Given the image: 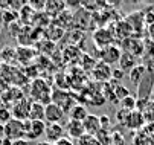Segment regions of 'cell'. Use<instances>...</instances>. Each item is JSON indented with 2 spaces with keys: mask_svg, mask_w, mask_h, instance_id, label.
Returning <instances> with one entry per match:
<instances>
[{
  "mask_svg": "<svg viewBox=\"0 0 154 145\" xmlns=\"http://www.w3.org/2000/svg\"><path fill=\"white\" fill-rule=\"evenodd\" d=\"M52 92H54V89L51 87V84L45 78L38 76V78L31 81V86H29L31 101L40 102L43 106H48L52 102Z\"/></svg>",
  "mask_w": 154,
  "mask_h": 145,
  "instance_id": "obj_1",
  "label": "cell"
},
{
  "mask_svg": "<svg viewBox=\"0 0 154 145\" xmlns=\"http://www.w3.org/2000/svg\"><path fill=\"white\" fill-rule=\"evenodd\" d=\"M52 102L57 104L60 109L64 110V113H69L70 109L73 106H76V99L72 93H69V90H54L52 92Z\"/></svg>",
  "mask_w": 154,
  "mask_h": 145,
  "instance_id": "obj_2",
  "label": "cell"
},
{
  "mask_svg": "<svg viewBox=\"0 0 154 145\" xmlns=\"http://www.w3.org/2000/svg\"><path fill=\"white\" fill-rule=\"evenodd\" d=\"M119 48L122 49V52H127V54L133 55L136 58H139L145 52V43H143V40L142 38H137V37H128V38L122 40Z\"/></svg>",
  "mask_w": 154,
  "mask_h": 145,
  "instance_id": "obj_3",
  "label": "cell"
},
{
  "mask_svg": "<svg viewBox=\"0 0 154 145\" xmlns=\"http://www.w3.org/2000/svg\"><path fill=\"white\" fill-rule=\"evenodd\" d=\"M154 90V72L146 69V73L143 75L142 81L139 82L137 87V99H143V101H151L149 96Z\"/></svg>",
  "mask_w": 154,
  "mask_h": 145,
  "instance_id": "obj_4",
  "label": "cell"
},
{
  "mask_svg": "<svg viewBox=\"0 0 154 145\" xmlns=\"http://www.w3.org/2000/svg\"><path fill=\"white\" fill-rule=\"evenodd\" d=\"M25 131H26L25 139H28L29 142L37 140L41 136H45L46 122L45 121H29L28 119V121H25Z\"/></svg>",
  "mask_w": 154,
  "mask_h": 145,
  "instance_id": "obj_5",
  "label": "cell"
},
{
  "mask_svg": "<svg viewBox=\"0 0 154 145\" xmlns=\"http://www.w3.org/2000/svg\"><path fill=\"white\" fill-rule=\"evenodd\" d=\"M115 32L110 28H99L93 32V43L96 45V48L104 49L107 46L115 45Z\"/></svg>",
  "mask_w": 154,
  "mask_h": 145,
  "instance_id": "obj_6",
  "label": "cell"
},
{
  "mask_svg": "<svg viewBox=\"0 0 154 145\" xmlns=\"http://www.w3.org/2000/svg\"><path fill=\"white\" fill-rule=\"evenodd\" d=\"M25 136H26L25 121L11 119L9 122L5 124V137L11 140H17V139H25Z\"/></svg>",
  "mask_w": 154,
  "mask_h": 145,
  "instance_id": "obj_7",
  "label": "cell"
},
{
  "mask_svg": "<svg viewBox=\"0 0 154 145\" xmlns=\"http://www.w3.org/2000/svg\"><path fill=\"white\" fill-rule=\"evenodd\" d=\"M121 57H122V49L118 45H112L104 49H99V61H102V63H105L108 66L119 63Z\"/></svg>",
  "mask_w": 154,
  "mask_h": 145,
  "instance_id": "obj_8",
  "label": "cell"
},
{
  "mask_svg": "<svg viewBox=\"0 0 154 145\" xmlns=\"http://www.w3.org/2000/svg\"><path fill=\"white\" fill-rule=\"evenodd\" d=\"M125 22L131 26V29H133V37L142 38L143 26H145V22H143V11H133V12H130V14L125 17Z\"/></svg>",
  "mask_w": 154,
  "mask_h": 145,
  "instance_id": "obj_9",
  "label": "cell"
},
{
  "mask_svg": "<svg viewBox=\"0 0 154 145\" xmlns=\"http://www.w3.org/2000/svg\"><path fill=\"white\" fill-rule=\"evenodd\" d=\"M0 98H2V106H5L8 109H12L17 102H20L21 99H25V93H23V90H21L20 87L11 86L6 92H3L2 95H0Z\"/></svg>",
  "mask_w": 154,
  "mask_h": 145,
  "instance_id": "obj_10",
  "label": "cell"
},
{
  "mask_svg": "<svg viewBox=\"0 0 154 145\" xmlns=\"http://www.w3.org/2000/svg\"><path fill=\"white\" fill-rule=\"evenodd\" d=\"M92 18L93 14L85 11L84 8H79L78 11H73V18H72V25L76 31H84L89 28V25H92Z\"/></svg>",
  "mask_w": 154,
  "mask_h": 145,
  "instance_id": "obj_11",
  "label": "cell"
},
{
  "mask_svg": "<svg viewBox=\"0 0 154 145\" xmlns=\"http://www.w3.org/2000/svg\"><path fill=\"white\" fill-rule=\"evenodd\" d=\"M45 137L48 143L55 145L60 139L66 137V130L61 124H46V131H45Z\"/></svg>",
  "mask_w": 154,
  "mask_h": 145,
  "instance_id": "obj_12",
  "label": "cell"
},
{
  "mask_svg": "<svg viewBox=\"0 0 154 145\" xmlns=\"http://www.w3.org/2000/svg\"><path fill=\"white\" fill-rule=\"evenodd\" d=\"M29 109H31V98H25L11 109L12 119L17 121H28L29 119Z\"/></svg>",
  "mask_w": 154,
  "mask_h": 145,
  "instance_id": "obj_13",
  "label": "cell"
},
{
  "mask_svg": "<svg viewBox=\"0 0 154 145\" xmlns=\"http://www.w3.org/2000/svg\"><path fill=\"white\" fill-rule=\"evenodd\" d=\"M66 113L63 109H60L57 104L51 102L45 107V122L46 124H60L64 119Z\"/></svg>",
  "mask_w": 154,
  "mask_h": 145,
  "instance_id": "obj_14",
  "label": "cell"
},
{
  "mask_svg": "<svg viewBox=\"0 0 154 145\" xmlns=\"http://www.w3.org/2000/svg\"><path fill=\"white\" fill-rule=\"evenodd\" d=\"M112 67H110L108 64H105V63H102V61H98L96 63V66L93 67V70H92V75H93V78L96 79V81H99V82H108L110 79H112Z\"/></svg>",
  "mask_w": 154,
  "mask_h": 145,
  "instance_id": "obj_15",
  "label": "cell"
},
{
  "mask_svg": "<svg viewBox=\"0 0 154 145\" xmlns=\"http://www.w3.org/2000/svg\"><path fill=\"white\" fill-rule=\"evenodd\" d=\"M17 54V63L18 64H31L32 60L35 58V51L31 46H18L15 49Z\"/></svg>",
  "mask_w": 154,
  "mask_h": 145,
  "instance_id": "obj_16",
  "label": "cell"
},
{
  "mask_svg": "<svg viewBox=\"0 0 154 145\" xmlns=\"http://www.w3.org/2000/svg\"><path fill=\"white\" fill-rule=\"evenodd\" d=\"M143 124H145V116H143V113L139 112V110H133V112L128 113L124 125H127V128H131V130H139Z\"/></svg>",
  "mask_w": 154,
  "mask_h": 145,
  "instance_id": "obj_17",
  "label": "cell"
},
{
  "mask_svg": "<svg viewBox=\"0 0 154 145\" xmlns=\"http://www.w3.org/2000/svg\"><path fill=\"white\" fill-rule=\"evenodd\" d=\"M82 125H84V130H85V134H89V136H96L101 130V122H99V116L96 115H90L87 116L82 122Z\"/></svg>",
  "mask_w": 154,
  "mask_h": 145,
  "instance_id": "obj_18",
  "label": "cell"
},
{
  "mask_svg": "<svg viewBox=\"0 0 154 145\" xmlns=\"http://www.w3.org/2000/svg\"><path fill=\"white\" fill-rule=\"evenodd\" d=\"M64 130H66V134H69V137H72V139H81V137L85 134V130H84L82 122L72 121V119H69V122L66 124Z\"/></svg>",
  "mask_w": 154,
  "mask_h": 145,
  "instance_id": "obj_19",
  "label": "cell"
},
{
  "mask_svg": "<svg viewBox=\"0 0 154 145\" xmlns=\"http://www.w3.org/2000/svg\"><path fill=\"white\" fill-rule=\"evenodd\" d=\"M66 9H67L66 2H61V0H49V2H46V6H45V14L55 18L58 14H61Z\"/></svg>",
  "mask_w": 154,
  "mask_h": 145,
  "instance_id": "obj_20",
  "label": "cell"
},
{
  "mask_svg": "<svg viewBox=\"0 0 154 145\" xmlns=\"http://www.w3.org/2000/svg\"><path fill=\"white\" fill-rule=\"evenodd\" d=\"M0 63L6 64V66H15V63H17L15 49L11 46H3L0 49Z\"/></svg>",
  "mask_w": 154,
  "mask_h": 145,
  "instance_id": "obj_21",
  "label": "cell"
},
{
  "mask_svg": "<svg viewBox=\"0 0 154 145\" xmlns=\"http://www.w3.org/2000/svg\"><path fill=\"white\" fill-rule=\"evenodd\" d=\"M115 37H116V38H119L121 41H122V40H125V38H128V37H133V29H131V26L125 22V18L116 23Z\"/></svg>",
  "mask_w": 154,
  "mask_h": 145,
  "instance_id": "obj_22",
  "label": "cell"
},
{
  "mask_svg": "<svg viewBox=\"0 0 154 145\" xmlns=\"http://www.w3.org/2000/svg\"><path fill=\"white\" fill-rule=\"evenodd\" d=\"M137 66V58L130 55L127 52H122V57L119 60V69L122 72H130L131 69H134Z\"/></svg>",
  "mask_w": 154,
  "mask_h": 145,
  "instance_id": "obj_23",
  "label": "cell"
},
{
  "mask_svg": "<svg viewBox=\"0 0 154 145\" xmlns=\"http://www.w3.org/2000/svg\"><path fill=\"white\" fill-rule=\"evenodd\" d=\"M89 116V110L84 104H76L70 109L69 112V118L72 121H78V122H84V119Z\"/></svg>",
  "mask_w": 154,
  "mask_h": 145,
  "instance_id": "obj_24",
  "label": "cell"
},
{
  "mask_svg": "<svg viewBox=\"0 0 154 145\" xmlns=\"http://www.w3.org/2000/svg\"><path fill=\"white\" fill-rule=\"evenodd\" d=\"M45 107L40 102L31 101V109H29V121H45Z\"/></svg>",
  "mask_w": 154,
  "mask_h": 145,
  "instance_id": "obj_25",
  "label": "cell"
},
{
  "mask_svg": "<svg viewBox=\"0 0 154 145\" xmlns=\"http://www.w3.org/2000/svg\"><path fill=\"white\" fill-rule=\"evenodd\" d=\"M72 18H73V12H70V11H63L61 14H58L55 18H54V22L57 23L55 26H58V28H61V29H66L67 26H70L72 25Z\"/></svg>",
  "mask_w": 154,
  "mask_h": 145,
  "instance_id": "obj_26",
  "label": "cell"
},
{
  "mask_svg": "<svg viewBox=\"0 0 154 145\" xmlns=\"http://www.w3.org/2000/svg\"><path fill=\"white\" fill-rule=\"evenodd\" d=\"M145 73H146V66L145 64H137L134 69L130 70L128 76H130V81L133 82V84H139Z\"/></svg>",
  "mask_w": 154,
  "mask_h": 145,
  "instance_id": "obj_27",
  "label": "cell"
},
{
  "mask_svg": "<svg viewBox=\"0 0 154 145\" xmlns=\"http://www.w3.org/2000/svg\"><path fill=\"white\" fill-rule=\"evenodd\" d=\"M0 18H2V23L5 26H11L12 23H15L18 20V12L17 11H12V9H5L0 14Z\"/></svg>",
  "mask_w": 154,
  "mask_h": 145,
  "instance_id": "obj_28",
  "label": "cell"
},
{
  "mask_svg": "<svg viewBox=\"0 0 154 145\" xmlns=\"http://www.w3.org/2000/svg\"><path fill=\"white\" fill-rule=\"evenodd\" d=\"M45 35H46V40L52 41V43H57L58 40H61V35H64V29L54 25V26H51L49 29L45 31Z\"/></svg>",
  "mask_w": 154,
  "mask_h": 145,
  "instance_id": "obj_29",
  "label": "cell"
},
{
  "mask_svg": "<svg viewBox=\"0 0 154 145\" xmlns=\"http://www.w3.org/2000/svg\"><path fill=\"white\" fill-rule=\"evenodd\" d=\"M113 82V81H112ZM113 90H115V95H116V98H118V101L121 102L124 98H127V96H130L131 93H130V90L124 86V84H121V82H119V84H118V82H113Z\"/></svg>",
  "mask_w": 154,
  "mask_h": 145,
  "instance_id": "obj_30",
  "label": "cell"
},
{
  "mask_svg": "<svg viewBox=\"0 0 154 145\" xmlns=\"http://www.w3.org/2000/svg\"><path fill=\"white\" fill-rule=\"evenodd\" d=\"M95 139L99 142V145H113L112 142V133H110L108 130H99V133L95 136Z\"/></svg>",
  "mask_w": 154,
  "mask_h": 145,
  "instance_id": "obj_31",
  "label": "cell"
},
{
  "mask_svg": "<svg viewBox=\"0 0 154 145\" xmlns=\"http://www.w3.org/2000/svg\"><path fill=\"white\" fill-rule=\"evenodd\" d=\"M119 104H121V109L128 110V112H133V110H136V96L130 95V96L124 98Z\"/></svg>",
  "mask_w": 154,
  "mask_h": 145,
  "instance_id": "obj_32",
  "label": "cell"
},
{
  "mask_svg": "<svg viewBox=\"0 0 154 145\" xmlns=\"http://www.w3.org/2000/svg\"><path fill=\"white\" fill-rule=\"evenodd\" d=\"M12 119V113H11V109L5 107V106H0V124H5L9 122Z\"/></svg>",
  "mask_w": 154,
  "mask_h": 145,
  "instance_id": "obj_33",
  "label": "cell"
},
{
  "mask_svg": "<svg viewBox=\"0 0 154 145\" xmlns=\"http://www.w3.org/2000/svg\"><path fill=\"white\" fill-rule=\"evenodd\" d=\"M145 119H148L149 122H154V101H149V104L146 106V109L142 112Z\"/></svg>",
  "mask_w": 154,
  "mask_h": 145,
  "instance_id": "obj_34",
  "label": "cell"
},
{
  "mask_svg": "<svg viewBox=\"0 0 154 145\" xmlns=\"http://www.w3.org/2000/svg\"><path fill=\"white\" fill-rule=\"evenodd\" d=\"M76 145H99V142H98L93 136L84 134L81 139H78V143H76Z\"/></svg>",
  "mask_w": 154,
  "mask_h": 145,
  "instance_id": "obj_35",
  "label": "cell"
},
{
  "mask_svg": "<svg viewBox=\"0 0 154 145\" xmlns=\"http://www.w3.org/2000/svg\"><path fill=\"white\" fill-rule=\"evenodd\" d=\"M143 22L145 25H151L154 23V8L152 9H148V11H143Z\"/></svg>",
  "mask_w": 154,
  "mask_h": 145,
  "instance_id": "obj_36",
  "label": "cell"
},
{
  "mask_svg": "<svg viewBox=\"0 0 154 145\" xmlns=\"http://www.w3.org/2000/svg\"><path fill=\"white\" fill-rule=\"evenodd\" d=\"M112 142H113V145H125L124 136H122V133H119V131L112 133Z\"/></svg>",
  "mask_w": 154,
  "mask_h": 145,
  "instance_id": "obj_37",
  "label": "cell"
},
{
  "mask_svg": "<svg viewBox=\"0 0 154 145\" xmlns=\"http://www.w3.org/2000/svg\"><path fill=\"white\" fill-rule=\"evenodd\" d=\"M125 76V72H122L121 69H113L112 70V81L116 82V81H122Z\"/></svg>",
  "mask_w": 154,
  "mask_h": 145,
  "instance_id": "obj_38",
  "label": "cell"
},
{
  "mask_svg": "<svg viewBox=\"0 0 154 145\" xmlns=\"http://www.w3.org/2000/svg\"><path fill=\"white\" fill-rule=\"evenodd\" d=\"M99 122H101V128H102V130H108L110 125H112V122H110V118H108L107 115L99 116Z\"/></svg>",
  "mask_w": 154,
  "mask_h": 145,
  "instance_id": "obj_39",
  "label": "cell"
},
{
  "mask_svg": "<svg viewBox=\"0 0 154 145\" xmlns=\"http://www.w3.org/2000/svg\"><path fill=\"white\" fill-rule=\"evenodd\" d=\"M128 110H124V109H121V110H118L116 112V119H118V122H121V124H125V119H127V116H128Z\"/></svg>",
  "mask_w": 154,
  "mask_h": 145,
  "instance_id": "obj_40",
  "label": "cell"
},
{
  "mask_svg": "<svg viewBox=\"0 0 154 145\" xmlns=\"http://www.w3.org/2000/svg\"><path fill=\"white\" fill-rule=\"evenodd\" d=\"M9 87H11V86H9V82H8V81H6V79L2 76V75H0V95H2L3 92H6Z\"/></svg>",
  "mask_w": 154,
  "mask_h": 145,
  "instance_id": "obj_41",
  "label": "cell"
},
{
  "mask_svg": "<svg viewBox=\"0 0 154 145\" xmlns=\"http://www.w3.org/2000/svg\"><path fill=\"white\" fill-rule=\"evenodd\" d=\"M146 35H148V40L154 41V23L146 26Z\"/></svg>",
  "mask_w": 154,
  "mask_h": 145,
  "instance_id": "obj_42",
  "label": "cell"
},
{
  "mask_svg": "<svg viewBox=\"0 0 154 145\" xmlns=\"http://www.w3.org/2000/svg\"><path fill=\"white\" fill-rule=\"evenodd\" d=\"M55 145H75V142L72 140V139H69L67 136H66V137H63V139H60Z\"/></svg>",
  "mask_w": 154,
  "mask_h": 145,
  "instance_id": "obj_43",
  "label": "cell"
},
{
  "mask_svg": "<svg viewBox=\"0 0 154 145\" xmlns=\"http://www.w3.org/2000/svg\"><path fill=\"white\" fill-rule=\"evenodd\" d=\"M12 145H29V140L28 139H17V140H12Z\"/></svg>",
  "mask_w": 154,
  "mask_h": 145,
  "instance_id": "obj_44",
  "label": "cell"
},
{
  "mask_svg": "<svg viewBox=\"0 0 154 145\" xmlns=\"http://www.w3.org/2000/svg\"><path fill=\"white\" fill-rule=\"evenodd\" d=\"M37 145H52V143H48V142H40V143H37Z\"/></svg>",
  "mask_w": 154,
  "mask_h": 145,
  "instance_id": "obj_45",
  "label": "cell"
},
{
  "mask_svg": "<svg viewBox=\"0 0 154 145\" xmlns=\"http://www.w3.org/2000/svg\"><path fill=\"white\" fill-rule=\"evenodd\" d=\"M0 106H2V98H0Z\"/></svg>",
  "mask_w": 154,
  "mask_h": 145,
  "instance_id": "obj_46",
  "label": "cell"
},
{
  "mask_svg": "<svg viewBox=\"0 0 154 145\" xmlns=\"http://www.w3.org/2000/svg\"><path fill=\"white\" fill-rule=\"evenodd\" d=\"M0 32H2V26H0Z\"/></svg>",
  "mask_w": 154,
  "mask_h": 145,
  "instance_id": "obj_47",
  "label": "cell"
},
{
  "mask_svg": "<svg viewBox=\"0 0 154 145\" xmlns=\"http://www.w3.org/2000/svg\"><path fill=\"white\" fill-rule=\"evenodd\" d=\"M0 69H2V63H0Z\"/></svg>",
  "mask_w": 154,
  "mask_h": 145,
  "instance_id": "obj_48",
  "label": "cell"
},
{
  "mask_svg": "<svg viewBox=\"0 0 154 145\" xmlns=\"http://www.w3.org/2000/svg\"><path fill=\"white\" fill-rule=\"evenodd\" d=\"M0 14H2V9H0Z\"/></svg>",
  "mask_w": 154,
  "mask_h": 145,
  "instance_id": "obj_49",
  "label": "cell"
}]
</instances>
